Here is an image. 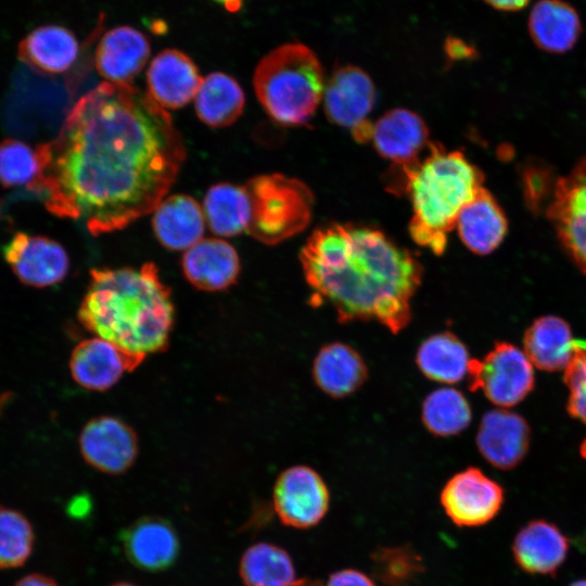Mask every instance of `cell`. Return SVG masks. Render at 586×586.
Instances as JSON below:
<instances>
[{"instance_id":"obj_10","label":"cell","mask_w":586,"mask_h":586,"mask_svg":"<svg viewBox=\"0 0 586 586\" xmlns=\"http://www.w3.org/2000/svg\"><path fill=\"white\" fill-rule=\"evenodd\" d=\"M440 500L454 524L474 527L487 524L499 513L505 495L496 481L470 467L446 482Z\"/></svg>"},{"instance_id":"obj_29","label":"cell","mask_w":586,"mask_h":586,"mask_svg":"<svg viewBox=\"0 0 586 586\" xmlns=\"http://www.w3.org/2000/svg\"><path fill=\"white\" fill-rule=\"evenodd\" d=\"M525 354L544 370L566 368L575 353V342L565 321L555 316L537 319L526 331Z\"/></svg>"},{"instance_id":"obj_8","label":"cell","mask_w":586,"mask_h":586,"mask_svg":"<svg viewBox=\"0 0 586 586\" xmlns=\"http://www.w3.org/2000/svg\"><path fill=\"white\" fill-rule=\"evenodd\" d=\"M377 92L370 76L355 65L337 67L326 82L322 97L323 112L334 125L347 129L359 143L371 140Z\"/></svg>"},{"instance_id":"obj_12","label":"cell","mask_w":586,"mask_h":586,"mask_svg":"<svg viewBox=\"0 0 586 586\" xmlns=\"http://www.w3.org/2000/svg\"><path fill=\"white\" fill-rule=\"evenodd\" d=\"M2 253L18 280L29 286L46 288L60 283L69 270L65 249L44 235L16 232L4 244Z\"/></svg>"},{"instance_id":"obj_2","label":"cell","mask_w":586,"mask_h":586,"mask_svg":"<svg viewBox=\"0 0 586 586\" xmlns=\"http://www.w3.org/2000/svg\"><path fill=\"white\" fill-rule=\"evenodd\" d=\"M300 262L309 304L328 305L339 322L377 321L394 334L408 326L423 268L380 230L349 224L318 228Z\"/></svg>"},{"instance_id":"obj_27","label":"cell","mask_w":586,"mask_h":586,"mask_svg":"<svg viewBox=\"0 0 586 586\" xmlns=\"http://www.w3.org/2000/svg\"><path fill=\"white\" fill-rule=\"evenodd\" d=\"M245 97L240 84L222 72L205 76L194 98L199 119L208 127L224 128L242 115Z\"/></svg>"},{"instance_id":"obj_32","label":"cell","mask_w":586,"mask_h":586,"mask_svg":"<svg viewBox=\"0 0 586 586\" xmlns=\"http://www.w3.org/2000/svg\"><path fill=\"white\" fill-rule=\"evenodd\" d=\"M239 574L243 586H294L297 582L292 558L286 550L263 542L244 551Z\"/></svg>"},{"instance_id":"obj_39","label":"cell","mask_w":586,"mask_h":586,"mask_svg":"<svg viewBox=\"0 0 586 586\" xmlns=\"http://www.w3.org/2000/svg\"><path fill=\"white\" fill-rule=\"evenodd\" d=\"M484 2L500 12H517L523 10L531 0H484Z\"/></svg>"},{"instance_id":"obj_33","label":"cell","mask_w":586,"mask_h":586,"mask_svg":"<svg viewBox=\"0 0 586 586\" xmlns=\"http://www.w3.org/2000/svg\"><path fill=\"white\" fill-rule=\"evenodd\" d=\"M421 420L426 430L436 436L456 435L471 422V408L463 394L454 387H441L423 400Z\"/></svg>"},{"instance_id":"obj_4","label":"cell","mask_w":586,"mask_h":586,"mask_svg":"<svg viewBox=\"0 0 586 586\" xmlns=\"http://www.w3.org/2000/svg\"><path fill=\"white\" fill-rule=\"evenodd\" d=\"M410 200L412 240L442 255L461 209L482 188V175L459 151L430 143L418 162L400 168Z\"/></svg>"},{"instance_id":"obj_24","label":"cell","mask_w":586,"mask_h":586,"mask_svg":"<svg viewBox=\"0 0 586 586\" xmlns=\"http://www.w3.org/2000/svg\"><path fill=\"white\" fill-rule=\"evenodd\" d=\"M311 373L316 385L334 398L355 393L368 378L360 354L341 342L326 344L318 351Z\"/></svg>"},{"instance_id":"obj_30","label":"cell","mask_w":586,"mask_h":586,"mask_svg":"<svg viewBox=\"0 0 586 586\" xmlns=\"http://www.w3.org/2000/svg\"><path fill=\"white\" fill-rule=\"evenodd\" d=\"M202 207L206 224L216 235L229 238L246 232L251 204L244 186L229 182L212 186Z\"/></svg>"},{"instance_id":"obj_28","label":"cell","mask_w":586,"mask_h":586,"mask_svg":"<svg viewBox=\"0 0 586 586\" xmlns=\"http://www.w3.org/2000/svg\"><path fill=\"white\" fill-rule=\"evenodd\" d=\"M470 361L463 342L449 331L426 337L416 354V362L422 374L443 384H455L467 377Z\"/></svg>"},{"instance_id":"obj_7","label":"cell","mask_w":586,"mask_h":586,"mask_svg":"<svg viewBox=\"0 0 586 586\" xmlns=\"http://www.w3.org/2000/svg\"><path fill=\"white\" fill-rule=\"evenodd\" d=\"M471 391L481 390L495 405L511 407L533 388L534 370L527 355L509 343H498L483 359H471Z\"/></svg>"},{"instance_id":"obj_9","label":"cell","mask_w":586,"mask_h":586,"mask_svg":"<svg viewBox=\"0 0 586 586\" xmlns=\"http://www.w3.org/2000/svg\"><path fill=\"white\" fill-rule=\"evenodd\" d=\"M279 520L295 528L317 525L327 514L330 494L323 479L307 466H293L277 477L272 492Z\"/></svg>"},{"instance_id":"obj_41","label":"cell","mask_w":586,"mask_h":586,"mask_svg":"<svg viewBox=\"0 0 586 586\" xmlns=\"http://www.w3.org/2000/svg\"><path fill=\"white\" fill-rule=\"evenodd\" d=\"M214 1L222 4L228 11H231V12L238 11L243 3V0H214Z\"/></svg>"},{"instance_id":"obj_34","label":"cell","mask_w":586,"mask_h":586,"mask_svg":"<svg viewBox=\"0 0 586 586\" xmlns=\"http://www.w3.org/2000/svg\"><path fill=\"white\" fill-rule=\"evenodd\" d=\"M35 544L29 520L20 511L0 506V570L25 564Z\"/></svg>"},{"instance_id":"obj_17","label":"cell","mask_w":586,"mask_h":586,"mask_svg":"<svg viewBox=\"0 0 586 586\" xmlns=\"http://www.w3.org/2000/svg\"><path fill=\"white\" fill-rule=\"evenodd\" d=\"M570 543L551 521L535 519L524 524L512 542L515 564L533 575L553 576L564 563Z\"/></svg>"},{"instance_id":"obj_42","label":"cell","mask_w":586,"mask_h":586,"mask_svg":"<svg viewBox=\"0 0 586 586\" xmlns=\"http://www.w3.org/2000/svg\"><path fill=\"white\" fill-rule=\"evenodd\" d=\"M294 586H323L321 585L320 582H317V581H310V579H306V578H300L297 579V582L294 584Z\"/></svg>"},{"instance_id":"obj_26","label":"cell","mask_w":586,"mask_h":586,"mask_svg":"<svg viewBox=\"0 0 586 586\" xmlns=\"http://www.w3.org/2000/svg\"><path fill=\"white\" fill-rule=\"evenodd\" d=\"M456 228L463 244L472 252H493L507 231L506 218L493 196L483 188L461 209Z\"/></svg>"},{"instance_id":"obj_25","label":"cell","mask_w":586,"mask_h":586,"mask_svg":"<svg viewBox=\"0 0 586 586\" xmlns=\"http://www.w3.org/2000/svg\"><path fill=\"white\" fill-rule=\"evenodd\" d=\"M551 212L564 244L586 270V163L559 183Z\"/></svg>"},{"instance_id":"obj_16","label":"cell","mask_w":586,"mask_h":586,"mask_svg":"<svg viewBox=\"0 0 586 586\" xmlns=\"http://www.w3.org/2000/svg\"><path fill=\"white\" fill-rule=\"evenodd\" d=\"M184 278L206 292L225 291L237 283L241 262L234 246L218 238H204L184 251L181 259Z\"/></svg>"},{"instance_id":"obj_5","label":"cell","mask_w":586,"mask_h":586,"mask_svg":"<svg viewBox=\"0 0 586 586\" xmlns=\"http://www.w3.org/2000/svg\"><path fill=\"white\" fill-rule=\"evenodd\" d=\"M255 94L265 112L284 126L307 124L322 102L324 74L316 53L302 42H286L257 63Z\"/></svg>"},{"instance_id":"obj_44","label":"cell","mask_w":586,"mask_h":586,"mask_svg":"<svg viewBox=\"0 0 586 586\" xmlns=\"http://www.w3.org/2000/svg\"><path fill=\"white\" fill-rule=\"evenodd\" d=\"M112 586H137V585L128 583V582H118V583H115Z\"/></svg>"},{"instance_id":"obj_43","label":"cell","mask_w":586,"mask_h":586,"mask_svg":"<svg viewBox=\"0 0 586 586\" xmlns=\"http://www.w3.org/2000/svg\"><path fill=\"white\" fill-rule=\"evenodd\" d=\"M569 586H586V578H581L572 582Z\"/></svg>"},{"instance_id":"obj_35","label":"cell","mask_w":586,"mask_h":586,"mask_svg":"<svg viewBox=\"0 0 586 586\" xmlns=\"http://www.w3.org/2000/svg\"><path fill=\"white\" fill-rule=\"evenodd\" d=\"M372 572L386 586H412L424 571L423 560L410 546L380 547L371 553Z\"/></svg>"},{"instance_id":"obj_3","label":"cell","mask_w":586,"mask_h":586,"mask_svg":"<svg viewBox=\"0 0 586 586\" xmlns=\"http://www.w3.org/2000/svg\"><path fill=\"white\" fill-rule=\"evenodd\" d=\"M81 326L144 360L167 348L175 307L156 265L94 268L78 309Z\"/></svg>"},{"instance_id":"obj_14","label":"cell","mask_w":586,"mask_h":586,"mask_svg":"<svg viewBox=\"0 0 586 586\" xmlns=\"http://www.w3.org/2000/svg\"><path fill=\"white\" fill-rule=\"evenodd\" d=\"M203 78L191 58L177 49H165L146 71V93L161 107L178 110L194 100Z\"/></svg>"},{"instance_id":"obj_23","label":"cell","mask_w":586,"mask_h":586,"mask_svg":"<svg viewBox=\"0 0 586 586\" xmlns=\"http://www.w3.org/2000/svg\"><path fill=\"white\" fill-rule=\"evenodd\" d=\"M527 30L536 47L558 54L576 44L583 25L577 10L565 0H538L530 11Z\"/></svg>"},{"instance_id":"obj_40","label":"cell","mask_w":586,"mask_h":586,"mask_svg":"<svg viewBox=\"0 0 586 586\" xmlns=\"http://www.w3.org/2000/svg\"><path fill=\"white\" fill-rule=\"evenodd\" d=\"M15 586H59L50 576L41 573H31L18 579Z\"/></svg>"},{"instance_id":"obj_22","label":"cell","mask_w":586,"mask_h":586,"mask_svg":"<svg viewBox=\"0 0 586 586\" xmlns=\"http://www.w3.org/2000/svg\"><path fill=\"white\" fill-rule=\"evenodd\" d=\"M79 53L74 33L61 25L47 24L34 28L18 43V59L33 69L49 75L67 72Z\"/></svg>"},{"instance_id":"obj_11","label":"cell","mask_w":586,"mask_h":586,"mask_svg":"<svg viewBox=\"0 0 586 586\" xmlns=\"http://www.w3.org/2000/svg\"><path fill=\"white\" fill-rule=\"evenodd\" d=\"M84 460L106 474H122L135 463L139 441L133 429L113 416H99L88 421L79 435Z\"/></svg>"},{"instance_id":"obj_1","label":"cell","mask_w":586,"mask_h":586,"mask_svg":"<svg viewBox=\"0 0 586 586\" xmlns=\"http://www.w3.org/2000/svg\"><path fill=\"white\" fill-rule=\"evenodd\" d=\"M47 150L39 193L48 211L93 235L152 213L186 160L169 113L138 87L109 81L74 104Z\"/></svg>"},{"instance_id":"obj_13","label":"cell","mask_w":586,"mask_h":586,"mask_svg":"<svg viewBox=\"0 0 586 586\" xmlns=\"http://www.w3.org/2000/svg\"><path fill=\"white\" fill-rule=\"evenodd\" d=\"M142 360L99 336L79 342L69 358V371L81 387L103 392L113 387L124 373L133 371Z\"/></svg>"},{"instance_id":"obj_18","label":"cell","mask_w":586,"mask_h":586,"mask_svg":"<svg viewBox=\"0 0 586 586\" xmlns=\"http://www.w3.org/2000/svg\"><path fill=\"white\" fill-rule=\"evenodd\" d=\"M150 51L144 34L130 26H117L100 39L94 53L95 68L109 82L130 84L145 66Z\"/></svg>"},{"instance_id":"obj_6","label":"cell","mask_w":586,"mask_h":586,"mask_svg":"<svg viewBox=\"0 0 586 586\" xmlns=\"http://www.w3.org/2000/svg\"><path fill=\"white\" fill-rule=\"evenodd\" d=\"M251 204L246 232L255 240L278 244L309 224L313 194L301 180L282 174L255 176L244 184Z\"/></svg>"},{"instance_id":"obj_31","label":"cell","mask_w":586,"mask_h":586,"mask_svg":"<svg viewBox=\"0 0 586 586\" xmlns=\"http://www.w3.org/2000/svg\"><path fill=\"white\" fill-rule=\"evenodd\" d=\"M47 162V143L31 146L15 139H4L0 142V184L40 192Z\"/></svg>"},{"instance_id":"obj_37","label":"cell","mask_w":586,"mask_h":586,"mask_svg":"<svg viewBox=\"0 0 586 586\" xmlns=\"http://www.w3.org/2000/svg\"><path fill=\"white\" fill-rule=\"evenodd\" d=\"M324 586H375L365 573L355 569H344L332 573Z\"/></svg>"},{"instance_id":"obj_15","label":"cell","mask_w":586,"mask_h":586,"mask_svg":"<svg viewBox=\"0 0 586 586\" xmlns=\"http://www.w3.org/2000/svg\"><path fill=\"white\" fill-rule=\"evenodd\" d=\"M375 151L395 166H409L429 148V130L423 119L407 109H393L373 123L371 140Z\"/></svg>"},{"instance_id":"obj_36","label":"cell","mask_w":586,"mask_h":586,"mask_svg":"<svg viewBox=\"0 0 586 586\" xmlns=\"http://www.w3.org/2000/svg\"><path fill=\"white\" fill-rule=\"evenodd\" d=\"M575 353L565 368V382L570 390L569 411L586 424V348L575 344ZM586 457V440L581 448Z\"/></svg>"},{"instance_id":"obj_38","label":"cell","mask_w":586,"mask_h":586,"mask_svg":"<svg viewBox=\"0 0 586 586\" xmlns=\"http://www.w3.org/2000/svg\"><path fill=\"white\" fill-rule=\"evenodd\" d=\"M444 51L451 60L471 59L476 55L472 44L456 36H448L445 39Z\"/></svg>"},{"instance_id":"obj_21","label":"cell","mask_w":586,"mask_h":586,"mask_svg":"<svg viewBox=\"0 0 586 586\" xmlns=\"http://www.w3.org/2000/svg\"><path fill=\"white\" fill-rule=\"evenodd\" d=\"M205 224L203 207L187 194L164 198L153 211L154 235L170 251H187L202 240Z\"/></svg>"},{"instance_id":"obj_20","label":"cell","mask_w":586,"mask_h":586,"mask_svg":"<svg viewBox=\"0 0 586 586\" xmlns=\"http://www.w3.org/2000/svg\"><path fill=\"white\" fill-rule=\"evenodd\" d=\"M530 432L526 422L507 410H491L480 423L476 445L481 455L494 467L511 469L524 457Z\"/></svg>"},{"instance_id":"obj_19","label":"cell","mask_w":586,"mask_h":586,"mask_svg":"<svg viewBox=\"0 0 586 586\" xmlns=\"http://www.w3.org/2000/svg\"><path fill=\"white\" fill-rule=\"evenodd\" d=\"M122 543L127 559L137 568L156 572L168 569L179 553L173 525L156 517H144L125 530Z\"/></svg>"}]
</instances>
